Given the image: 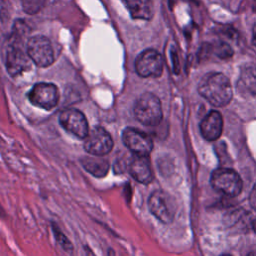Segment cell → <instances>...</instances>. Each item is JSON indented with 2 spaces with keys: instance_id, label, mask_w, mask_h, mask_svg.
<instances>
[{
  "instance_id": "9a60e30c",
  "label": "cell",
  "mask_w": 256,
  "mask_h": 256,
  "mask_svg": "<svg viewBox=\"0 0 256 256\" xmlns=\"http://www.w3.org/2000/svg\"><path fill=\"white\" fill-rule=\"evenodd\" d=\"M134 19L150 20L153 16L152 0H122Z\"/></svg>"
},
{
  "instance_id": "6da1fadb",
  "label": "cell",
  "mask_w": 256,
  "mask_h": 256,
  "mask_svg": "<svg viewBox=\"0 0 256 256\" xmlns=\"http://www.w3.org/2000/svg\"><path fill=\"white\" fill-rule=\"evenodd\" d=\"M199 94L215 107L228 105L233 98V89L229 78L223 73L206 74L198 85Z\"/></svg>"
},
{
  "instance_id": "603a6c76",
  "label": "cell",
  "mask_w": 256,
  "mask_h": 256,
  "mask_svg": "<svg viewBox=\"0 0 256 256\" xmlns=\"http://www.w3.org/2000/svg\"><path fill=\"white\" fill-rule=\"evenodd\" d=\"M248 256H254V254H252V253H250V254H248Z\"/></svg>"
},
{
  "instance_id": "4fadbf2b",
  "label": "cell",
  "mask_w": 256,
  "mask_h": 256,
  "mask_svg": "<svg viewBox=\"0 0 256 256\" xmlns=\"http://www.w3.org/2000/svg\"><path fill=\"white\" fill-rule=\"evenodd\" d=\"M200 131L204 139L215 141L220 138L223 131V118L218 111L209 112L200 124Z\"/></svg>"
},
{
  "instance_id": "30bf717a",
  "label": "cell",
  "mask_w": 256,
  "mask_h": 256,
  "mask_svg": "<svg viewBox=\"0 0 256 256\" xmlns=\"http://www.w3.org/2000/svg\"><path fill=\"white\" fill-rule=\"evenodd\" d=\"M61 126L80 139H85L89 134L88 122L84 114L76 109H67L60 114Z\"/></svg>"
},
{
  "instance_id": "5b68a950",
  "label": "cell",
  "mask_w": 256,
  "mask_h": 256,
  "mask_svg": "<svg viewBox=\"0 0 256 256\" xmlns=\"http://www.w3.org/2000/svg\"><path fill=\"white\" fill-rule=\"evenodd\" d=\"M30 59L39 67H48L54 63V50L51 42L44 36L32 37L27 44Z\"/></svg>"
},
{
  "instance_id": "9c48e42d",
  "label": "cell",
  "mask_w": 256,
  "mask_h": 256,
  "mask_svg": "<svg viewBox=\"0 0 256 256\" xmlns=\"http://www.w3.org/2000/svg\"><path fill=\"white\" fill-rule=\"evenodd\" d=\"M84 148L89 154L102 157L112 150L113 140L111 135L104 128L95 127L85 138Z\"/></svg>"
},
{
  "instance_id": "ac0fdd59",
  "label": "cell",
  "mask_w": 256,
  "mask_h": 256,
  "mask_svg": "<svg viewBox=\"0 0 256 256\" xmlns=\"http://www.w3.org/2000/svg\"><path fill=\"white\" fill-rule=\"evenodd\" d=\"M21 3L26 13L36 14L43 8L45 0H21Z\"/></svg>"
},
{
  "instance_id": "8fae6325",
  "label": "cell",
  "mask_w": 256,
  "mask_h": 256,
  "mask_svg": "<svg viewBox=\"0 0 256 256\" xmlns=\"http://www.w3.org/2000/svg\"><path fill=\"white\" fill-rule=\"evenodd\" d=\"M31 59L28 53H25L18 45H11L6 53L7 72L15 77L27 71L31 66Z\"/></svg>"
},
{
  "instance_id": "7402d4cb",
  "label": "cell",
  "mask_w": 256,
  "mask_h": 256,
  "mask_svg": "<svg viewBox=\"0 0 256 256\" xmlns=\"http://www.w3.org/2000/svg\"><path fill=\"white\" fill-rule=\"evenodd\" d=\"M252 227H253V230H254V232L256 233V219L253 221V223H252Z\"/></svg>"
},
{
  "instance_id": "7a4b0ae2",
  "label": "cell",
  "mask_w": 256,
  "mask_h": 256,
  "mask_svg": "<svg viewBox=\"0 0 256 256\" xmlns=\"http://www.w3.org/2000/svg\"><path fill=\"white\" fill-rule=\"evenodd\" d=\"M134 114L139 122L148 126H156L162 121V105L157 96L146 92L135 103Z\"/></svg>"
},
{
  "instance_id": "3957f363",
  "label": "cell",
  "mask_w": 256,
  "mask_h": 256,
  "mask_svg": "<svg viewBox=\"0 0 256 256\" xmlns=\"http://www.w3.org/2000/svg\"><path fill=\"white\" fill-rule=\"evenodd\" d=\"M212 187L228 197L238 196L243 189V181L239 174L230 168H218L210 179Z\"/></svg>"
},
{
  "instance_id": "ba28073f",
  "label": "cell",
  "mask_w": 256,
  "mask_h": 256,
  "mask_svg": "<svg viewBox=\"0 0 256 256\" xmlns=\"http://www.w3.org/2000/svg\"><path fill=\"white\" fill-rule=\"evenodd\" d=\"M122 140L124 145L137 156H148L153 150V141L151 137L132 127L124 129Z\"/></svg>"
},
{
  "instance_id": "8992f818",
  "label": "cell",
  "mask_w": 256,
  "mask_h": 256,
  "mask_svg": "<svg viewBox=\"0 0 256 256\" xmlns=\"http://www.w3.org/2000/svg\"><path fill=\"white\" fill-rule=\"evenodd\" d=\"M164 67L163 58L159 52L154 49H147L143 51L136 59L135 68L139 76L159 77L162 75Z\"/></svg>"
},
{
  "instance_id": "7c38bea8",
  "label": "cell",
  "mask_w": 256,
  "mask_h": 256,
  "mask_svg": "<svg viewBox=\"0 0 256 256\" xmlns=\"http://www.w3.org/2000/svg\"><path fill=\"white\" fill-rule=\"evenodd\" d=\"M128 171L139 183L149 184L153 180V172L148 156H133L128 163Z\"/></svg>"
},
{
  "instance_id": "d6986e66",
  "label": "cell",
  "mask_w": 256,
  "mask_h": 256,
  "mask_svg": "<svg viewBox=\"0 0 256 256\" xmlns=\"http://www.w3.org/2000/svg\"><path fill=\"white\" fill-rule=\"evenodd\" d=\"M54 234H55V237L56 239L58 240V242L61 244V246L66 249V250H69L72 248V245L70 243V241L66 238V236L64 234L61 233V231L56 227H54Z\"/></svg>"
},
{
  "instance_id": "cb8c5ba5",
  "label": "cell",
  "mask_w": 256,
  "mask_h": 256,
  "mask_svg": "<svg viewBox=\"0 0 256 256\" xmlns=\"http://www.w3.org/2000/svg\"><path fill=\"white\" fill-rule=\"evenodd\" d=\"M221 256H231V255H228V254H224V255H221Z\"/></svg>"
},
{
  "instance_id": "5bb4252c",
  "label": "cell",
  "mask_w": 256,
  "mask_h": 256,
  "mask_svg": "<svg viewBox=\"0 0 256 256\" xmlns=\"http://www.w3.org/2000/svg\"><path fill=\"white\" fill-rule=\"evenodd\" d=\"M237 90L242 96L256 95V67L248 65L242 68L237 81Z\"/></svg>"
},
{
  "instance_id": "ffe728a7",
  "label": "cell",
  "mask_w": 256,
  "mask_h": 256,
  "mask_svg": "<svg viewBox=\"0 0 256 256\" xmlns=\"http://www.w3.org/2000/svg\"><path fill=\"white\" fill-rule=\"evenodd\" d=\"M249 200H250V204H251L252 208L256 211V183L254 184V186H253V188H252V191H251V193H250V198H249Z\"/></svg>"
},
{
  "instance_id": "e0dca14e",
  "label": "cell",
  "mask_w": 256,
  "mask_h": 256,
  "mask_svg": "<svg viewBox=\"0 0 256 256\" xmlns=\"http://www.w3.org/2000/svg\"><path fill=\"white\" fill-rule=\"evenodd\" d=\"M210 53L215 55L217 58L220 59H229L233 56V49L231 46L225 42L218 41L208 46Z\"/></svg>"
},
{
  "instance_id": "44dd1931",
  "label": "cell",
  "mask_w": 256,
  "mask_h": 256,
  "mask_svg": "<svg viewBox=\"0 0 256 256\" xmlns=\"http://www.w3.org/2000/svg\"><path fill=\"white\" fill-rule=\"evenodd\" d=\"M252 43L256 47V23L254 24L252 29Z\"/></svg>"
},
{
  "instance_id": "52a82bcc",
  "label": "cell",
  "mask_w": 256,
  "mask_h": 256,
  "mask_svg": "<svg viewBox=\"0 0 256 256\" xmlns=\"http://www.w3.org/2000/svg\"><path fill=\"white\" fill-rule=\"evenodd\" d=\"M30 102L45 110L53 109L59 101V90L52 83H37L29 92Z\"/></svg>"
},
{
  "instance_id": "2e32d148",
  "label": "cell",
  "mask_w": 256,
  "mask_h": 256,
  "mask_svg": "<svg viewBox=\"0 0 256 256\" xmlns=\"http://www.w3.org/2000/svg\"><path fill=\"white\" fill-rule=\"evenodd\" d=\"M81 163L84 169L95 177L106 176L110 168L109 162L99 156L84 157L81 159Z\"/></svg>"
},
{
  "instance_id": "277c9868",
  "label": "cell",
  "mask_w": 256,
  "mask_h": 256,
  "mask_svg": "<svg viewBox=\"0 0 256 256\" xmlns=\"http://www.w3.org/2000/svg\"><path fill=\"white\" fill-rule=\"evenodd\" d=\"M150 212L162 223L170 224L176 214V203L174 198L167 192L157 190L151 194L148 200Z\"/></svg>"
}]
</instances>
